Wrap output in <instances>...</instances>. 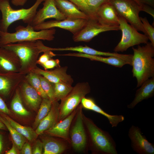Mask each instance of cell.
<instances>
[{"instance_id": "obj_1", "label": "cell", "mask_w": 154, "mask_h": 154, "mask_svg": "<svg viewBox=\"0 0 154 154\" xmlns=\"http://www.w3.org/2000/svg\"><path fill=\"white\" fill-rule=\"evenodd\" d=\"M142 46L132 47L131 65L133 77L137 81V87H140L146 81L154 77V46L148 42Z\"/></svg>"}, {"instance_id": "obj_2", "label": "cell", "mask_w": 154, "mask_h": 154, "mask_svg": "<svg viewBox=\"0 0 154 154\" xmlns=\"http://www.w3.org/2000/svg\"><path fill=\"white\" fill-rule=\"evenodd\" d=\"M2 46L16 54L21 63L19 73L25 75L37 67V61L39 54L48 50L47 46L40 40L10 43Z\"/></svg>"}, {"instance_id": "obj_3", "label": "cell", "mask_w": 154, "mask_h": 154, "mask_svg": "<svg viewBox=\"0 0 154 154\" xmlns=\"http://www.w3.org/2000/svg\"><path fill=\"white\" fill-rule=\"evenodd\" d=\"M13 33L0 31V41L2 46L10 43L39 40L51 41L54 38L56 30L54 28L36 31L30 25L25 27L19 25Z\"/></svg>"}, {"instance_id": "obj_4", "label": "cell", "mask_w": 154, "mask_h": 154, "mask_svg": "<svg viewBox=\"0 0 154 154\" xmlns=\"http://www.w3.org/2000/svg\"><path fill=\"white\" fill-rule=\"evenodd\" d=\"M44 0H36L34 4L28 9H14L10 5L9 0H0V11L2 18L0 21V31L7 32L12 23L22 20L25 23L30 25L41 3Z\"/></svg>"}, {"instance_id": "obj_5", "label": "cell", "mask_w": 154, "mask_h": 154, "mask_svg": "<svg viewBox=\"0 0 154 154\" xmlns=\"http://www.w3.org/2000/svg\"><path fill=\"white\" fill-rule=\"evenodd\" d=\"M83 117L94 151L104 154H117L116 143L110 134L101 130L83 115Z\"/></svg>"}, {"instance_id": "obj_6", "label": "cell", "mask_w": 154, "mask_h": 154, "mask_svg": "<svg viewBox=\"0 0 154 154\" xmlns=\"http://www.w3.org/2000/svg\"><path fill=\"white\" fill-rule=\"evenodd\" d=\"M119 27L122 32L121 39L114 50L115 52L126 51L129 47L148 42V37L139 33L135 29L128 24L121 16L118 15Z\"/></svg>"}, {"instance_id": "obj_7", "label": "cell", "mask_w": 154, "mask_h": 154, "mask_svg": "<svg viewBox=\"0 0 154 154\" xmlns=\"http://www.w3.org/2000/svg\"><path fill=\"white\" fill-rule=\"evenodd\" d=\"M91 88L87 82H79L59 104V121H61L71 113L81 102L82 99L90 92Z\"/></svg>"}, {"instance_id": "obj_8", "label": "cell", "mask_w": 154, "mask_h": 154, "mask_svg": "<svg viewBox=\"0 0 154 154\" xmlns=\"http://www.w3.org/2000/svg\"><path fill=\"white\" fill-rule=\"evenodd\" d=\"M116 9L118 15L137 31L142 32L147 36L139 16L142 11L141 7L132 0H109ZM148 37V36H147Z\"/></svg>"}, {"instance_id": "obj_9", "label": "cell", "mask_w": 154, "mask_h": 154, "mask_svg": "<svg viewBox=\"0 0 154 154\" xmlns=\"http://www.w3.org/2000/svg\"><path fill=\"white\" fill-rule=\"evenodd\" d=\"M119 30V26L105 25L100 23L96 19H89L83 28L73 34L72 38L75 42H88L102 32Z\"/></svg>"}, {"instance_id": "obj_10", "label": "cell", "mask_w": 154, "mask_h": 154, "mask_svg": "<svg viewBox=\"0 0 154 154\" xmlns=\"http://www.w3.org/2000/svg\"><path fill=\"white\" fill-rule=\"evenodd\" d=\"M128 136L133 150L139 154H154V145L143 135L138 127L132 125L129 129Z\"/></svg>"}, {"instance_id": "obj_11", "label": "cell", "mask_w": 154, "mask_h": 154, "mask_svg": "<svg viewBox=\"0 0 154 154\" xmlns=\"http://www.w3.org/2000/svg\"><path fill=\"white\" fill-rule=\"evenodd\" d=\"M88 19H66L61 20H52L44 21L33 27L35 30L37 31L59 28L68 31L73 35L83 28Z\"/></svg>"}, {"instance_id": "obj_12", "label": "cell", "mask_w": 154, "mask_h": 154, "mask_svg": "<svg viewBox=\"0 0 154 154\" xmlns=\"http://www.w3.org/2000/svg\"><path fill=\"white\" fill-rule=\"evenodd\" d=\"M43 7L37 11L30 25L34 27L48 19L61 20L66 17L57 8L54 0H44Z\"/></svg>"}, {"instance_id": "obj_13", "label": "cell", "mask_w": 154, "mask_h": 154, "mask_svg": "<svg viewBox=\"0 0 154 154\" xmlns=\"http://www.w3.org/2000/svg\"><path fill=\"white\" fill-rule=\"evenodd\" d=\"M83 115L81 105L78 109L75 123L70 134L72 146L76 151H78L85 148L87 142L86 136L83 126Z\"/></svg>"}, {"instance_id": "obj_14", "label": "cell", "mask_w": 154, "mask_h": 154, "mask_svg": "<svg viewBox=\"0 0 154 154\" xmlns=\"http://www.w3.org/2000/svg\"><path fill=\"white\" fill-rule=\"evenodd\" d=\"M20 60L13 51L3 46L0 47V73H14L19 72Z\"/></svg>"}, {"instance_id": "obj_15", "label": "cell", "mask_w": 154, "mask_h": 154, "mask_svg": "<svg viewBox=\"0 0 154 154\" xmlns=\"http://www.w3.org/2000/svg\"><path fill=\"white\" fill-rule=\"evenodd\" d=\"M67 66H60L53 70H48L37 67L32 72L43 76L53 84L63 82L72 85L73 80L71 76L67 73Z\"/></svg>"}, {"instance_id": "obj_16", "label": "cell", "mask_w": 154, "mask_h": 154, "mask_svg": "<svg viewBox=\"0 0 154 154\" xmlns=\"http://www.w3.org/2000/svg\"><path fill=\"white\" fill-rule=\"evenodd\" d=\"M96 19L104 25L119 26L118 15L114 7L109 1L103 3L98 9Z\"/></svg>"}, {"instance_id": "obj_17", "label": "cell", "mask_w": 154, "mask_h": 154, "mask_svg": "<svg viewBox=\"0 0 154 154\" xmlns=\"http://www.w3.org/2000/svg\"><path fill=\"white\" fill-rule=\"evenodd\" d=\"M25 75L19 72L0 73V96H8L14 88L20 85L24 79Z\"/></svg>"}, {"instance_id": "obj_18", "label": "cell", "mask_w": 154, "mask_h": 154, "mask_svg": "<svg viewBox=\"0 0 154 154\" xmlns=\"http://www.w3.org/2000/svg\"><path fill=\"white\" fill-rule=\"evenodd\" d=\"M56 5L60 12L69 19H84L89 18L74 3L68 0H54Z\"/></svg>"}, {"instance_id": "obj_19", "label": "cell", "mask_w": 154, "mask_h": 154, "mask_svg": "<svg viewBox=\"0 0 154 154\" xmlns=\"http://www.w3.org/2000/svg\"><path fill=\"white\" fill-rule=\"evenodd\" d=\"M81 102L82 106L85 109L93 111L105 117L113 127H117L125 119L124 117L122 115H112L107 113L98 106L92 98L84 97Z\"/></svg>"}, {"instance_id": "obj_20", "label": "cell", "mask_w": 154, "mask_h": 154, "mask_svg": "<svg viewBox=\"0 0 154 154\" xmlns=\"http://www.w3.org/2000/svg\"><path fill=\"white\" fill-rule=\"evenodd\" d=\"M78 109H75L65 118L60 122L57 123L45 131L50 135L68 140L70 127L73 119L77 114Z\"/></svg>"}, {"instance_id": "obj_21", "label": "cell", "mask_w": 154, "mask_h": 154, "mask_svg": "<svg viewBox=\"0 0 154 154\" xmlns=\"http://www.w3.org/2000/svg\"><path fill=\"white\" fill-rule=\"evenodd\" d=\"M59 104L55 100L52 102L51 109L48 114L40 122L35 131L39 135L50 128L59 121Z\"/></svg>"}, {"instance_id": "obj_22", "label": "cell", "mask_w": 154, "mask_h": 154, "mask_svg": "<svg viewBox=\"0 0 154 154\" xmlns=\"http://www.w3.org/2000/svg\"><path fill=\"white\" fill-rule=\"evenodd\" d=\"M20 85L26 104L33 109H37L40 107L42 102V97L25 78Z\"/></svg>"}, {"instance_id": "obj_23", "label": "cell", "mask_w": 154, "mask_h": 154, "mask_svg": "<svg viewBox=\"0 0 154 154\" xmlns=\"http://www.w3.org/2000/svg\"><path fill=\"white\" fill-rule=\"evenodd\" d=\"M137 90L135 97L132 102L128 104L127 108L133 109L143 100L153 96L154 94V77L144 82Z\"/></svg>"}, {"instance_id": "obj_24", "label": "cell", "mask_w": 154, "mask_h": 154, "mask_svg": "<svg viewBox=\"0 0 154 154\" xmlns=\"http://www.w3.org/2000/svg\"><path fill=\"white\" fill-rule=\"evenodd\" d=\"M58 55L81 57L88 58L92 60L101 62L112 66L121 68L126 64L130 65L127 61L121 58L116 56L103 57L91 55L80 53H68Z\"/></svg>"}, {"instance_id": "obj_25", "label": "cell", "mask_w": 154, "mask_h": 154, "mask_svg": "<svg viewBox=\"0 0 154 154\" xmlns=\"http://www.w3.org/2000/svg\"><path fill=\"white\" fill-rule=\"evenodd\" d=\"M74 3L89 19H96L97 11L99 7L109 0H68Z\"/></svg>"}, {"instance_id": "obj_26", "label": "cell", "mask_w": 154, "mask_h": 154, "mask_svg": "<svg viewBox=\"0 0 154 154\" xmlns=\"http://www.w3.org/2000/svg\"><path fill=\"white\" fill-rule=\"evenodd\" d=\"M1 113L3 117L9 122L11 125L29 141H32L36 138L37 135L32 129L22 125L6 114Z\"/></svg>"}, {"instance_id": "obj_27", "label": "cell", "mask_w": 154, "mask_h": 154, "mask_svg": "<svg viewBox=\"0 0 154 154\" xmlns=\"http://www.w3.org/2000/svg\"><path fill=\"white\" fill-rule=\"evenodd\" d=\"M42 142L43 154H61L66 149L62 143L52 139H46Z\"/></svg>"}, {"instance_id": "obj_28", "label": "cell", "mask_w": 154, "mask_h": 154, "mask_svg": "<svg viewBox=\"0 0 154 154\" xmlns=\"http://www.w3.org/2000/svg\"><path fill=\"white\" fill-rule=\"evenodd\" d=\"M0 120L9 131L15 145L19 149L21 150L25 143V138L13 127L3 117L0 116Z\"/></svg>"}, {"instance_id": "obj_29", "label": "cell", "mask_w": 154, "mask_h": 154, "mask_svg": "<svg viewBox=\"0 0 154 154\" xmlns=\"http://www.w3.org/2000/svg\"><path fill=\"white\" fill-rule=\"evenodd\" d=\"M25 79L42 98H48L42 88L39 75L31 72L25 75Z\"/></svg>"}, {"instance_id": "obj_30", "label": "cell", "mask_w": 154, "mask_h": 154, "mask_svg": "<svg viewBox=\"0 0 154 154\" xmlns=\"http://www.w3.org/2000/svg\"><path fill=\"white\" fill-rule=\"evenodd\" d=\"M11 106L12 110L19 115L27 116L30 115L29 112L23 106L19 92L17 89L11 101Z\"/></svg>"}, {"instance_id": "obj_31", "label": "cell", "mask_w": 154, "mask_h": 154, "mask_svg": "<svg viewBox=\"0 0 154 154\" xmlns=\"http://www.w3.org/2000/svg\"><path fill=\"white\" fill-rule=\"evenodd\" d=\"M52 102L48 98H42L34 123L35 127L37 128L40 121L48 114L51 109Z\"/></svg>"}, {"instance_id": "obj_32", "label": "cell", "mask_w": 154, "mask_h": 154, "mask_svg": "<svg viewBox=\"0 0 154 154\" xmlns=\"http://www.w3.org/2000/svg\"><path fill=\"white\" fill-rule=\"evenodd\" d=\"M72 85L63 82L54 84V95L58 101L65 97L71 91Z\"/></svg>"}, {"instance_id": "obj_33", "label": "cell", "mask_w": 154, "mask_h": 154, "mask_svg": "<svg viewBox=\"0 0 154 154\" xmlns=\"http://www.w3.org/2000/svg\"><path fill=\"white\" fill-rule=\"evenodd\" d=\"M43 90L52 102L56 100L54 95V84L43 76L39 75Z\"/></svg>"}, {"instance_id": "obj_34", "label": "cell", "mask_w": 154, "mask_h": 154, "mask_svg": "<svg viewBox=\"0 0 154 154\" xmlns=\"http://www.w3.org/2000/svg\"><path fill=\"white\" fill-rule=\"evenodd\" d=\"M143 26L146 32L149 40L154 46V28L151 25L146 17H140Z\"/></svg>"}, {"instance_id": "obj_35", "label": "cell", "mask_w": 154, "mask_h": 154, "mask_svg": "<svg viewBox=\"0 0 154 154\" xmlns=\"http://www.w3.org/2000/svg\"><path fill=\"white\" fill-rule=\"evenodd\" d=\"M56 55L51 50H46L44 52L43 54L38 58L37 61V64L41 65L47 60L52 58V57Z\"/></svg>"}, {"instance_id": "obj_36", "label": "cell", "mask_w": 154, "mask_h": 154, "mask_svg": "<svg viewBox=\"0 0 154 154\" xmlns=\"http://www.w3.org/2000/svg\"><path fill=\"white\" fill-rule=\"evenodd\" d=\"M41 66L44 68L45 70H47L48 69L60 66V61L58 59H54L51 58Z\"/></svg>"}, {"instance_id": "obj_37", "label": "cell", "mask_w": 154, "mask_h": 154, "mask_svg": "<svg viewBox=\"0 0 154 154\" xmlns=\"http://www.w3.org/2000/svg\"><path fill=\"white\" fill-rule=\"evenodd\" d=\"M43 143L39 140L37 141L34 147L32 154H41L42 153Z\"/></svg>"}, {"instance_id": "obj_38", "label": "cell", "mask_w": 154, "mask_h": 154, "mask_svg": "<svg viewBox=\"0 0 154 154\" xmlns=\"http://www.w3.org/2000/svg\"><path fill=\"white\" fill-rule=\"evenodd\" d=\"M10 112V110L4 100L0 96V113L8 114Z\"/></svg>"}, {"instance_id": "obj_39", "label": "cell", "mask_w": 154, "mask_h": 154, "mask_svg": "<svg viewBox=\"0 0 154 154\" xmlns=\"http://www.w3.org/2000/svg\"><path fill=\"white\" fill-rule=\"evenodd\" d=\"M141 7L143 5H148L153 8L154 7V0H132Z\"/></svg>"}, {"instance_id": "obj_40", "label": "cell", "mask_w": 154, "mask_h": 154, "mask_svg": "<svg viewBox=\"0 0 154 154\" xmlns=\"http://www.w3.org/2000/svg\"><path fill=\"white\" fill-rule=\"evenodd\" d=\"M21 153L22 154H32L31 147L28 143H25L23 145L21 149Z\"/></svg>"}, {"instance_id": "obj_41", "label": "cell", "mask_w": 154, "mask_h": 154, "mask_svg": "<svg viewBox=\"0 0 154 154\" xmlns=\"http://www.w3.org/2000/svg\"><path fill=\"white\" fill-rule=\"evenodd\" d=\"M142 11H144L151 15L154 18V10L153 8L146 5H143L141 7Z\"/></svg>"}, {"instance_id": "obj_42", "label": "cell", "mask_w": 154, "mask_h": 154, "mask_svg": "<svg viewBox=\"0 0 154 154\" xmlns=\"http://www.w3.org/2000/svg\"><path fill=\"white\" fill-rule=\"evenodd\" d=\"M27 0H11V3L16 6H23L26 2Z\"/></svg>"}, {"instance_id": "obj_43", "label": "cell", "mask_w": 154, "mask_h": 154, "mask_svg": "<svg viewBox=\"0 0 154 154\" xmlns=\"http://www.w3.org/2000/svg\"><path fill=\"white\" fill-rule=\"evenodd\" d=\"M17 152L15 146L13 145L11 148L9 150L6 152V154H17Z\"/></svg>"}, {"instance_id": "obj_44", "label": "cell", "mask_w": 154, "mask_h": 154, "mask_svg": "<svg viewBox=\"0 0 154 154\" xmlns=\"http://www.w3.org/2000/svg\"><path fill=\"white\" fill-rule=\"evenodd\" d=\"M3 148V136L1 134H0V154L2 151Z\"/></svg>"}, {"instance_id": "obj_45", "label": "cell", "mask_w": 154, "mask_h": 154, "mask_svg": "<svg viewBox=\"0 0 154 154\" xmlns=\"http://www.w3.org/2000/svg\"><path fill=\"white\" fill-rule=\"evenodd\" d=\"M6 128L4 124L0 120V129L5 130Z\"/></svg>"}, {"instance_id": "obj_46", "label": "cell", "mask_w": 154, "mask_h": 154, "mask_svg": "<svg viewBox=\"0 0 154 154\" xmlns=\"http://www.w3.org/2000/svg\"><path fill=\"white\" fill-rule=\"evenodd\" d=\"M1 43H0V47H1Z\"/></svg>"}]
</instances>
